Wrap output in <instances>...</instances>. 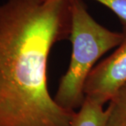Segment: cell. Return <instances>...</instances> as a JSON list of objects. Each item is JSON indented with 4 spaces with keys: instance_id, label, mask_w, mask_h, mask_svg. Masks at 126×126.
Wrapping results in <instances>:
<instances>
[{
    "instance_id": "cell-1",
    "label": "cell",
    "mask_w": 126,
    "mask_h": 126,
    "mask_svg": "<svg viewBox=\"0 0 126 126\" xmlns=\"http://www.w3.org/2000/svg\"><path fill=\"white\" fill-rule=\"evenodd\" d=\"M71 0H6L0 4V126H70L75 111L51 97L47 64L69 39Z\"/></svg>"
},
{
    "instance_id": "cell-2",
    "label": "cell",
    "mask_w": 126,
    "mask_h": 126,
    "mask_svg": "<svg viewBox=\"0 0 126 126\" xmlns=\"http://www.w3.org/2000/svg\"><path fill=\"white\" fill-rule=\"evenodd\" d=\"M71 6L72 30L69 39L72 42V57L53 99L60 107L75 111L85 101L84 84L94 64L109 50L121 44L123 34L97 23L83 0H71Z\"/></svg>"
},
{
    "instance_id": "cell-3",
    "label": "cell",
    "mask_w": 126,
    "mask_h": 126,
    "mask_svg": "<svg viewBox=\"0 0 126 126\" xmlns=\"http://www.w3.org/2000/svg\"><path fill=\"white\" fill-rule=\"evenodd\" d=\"M122 32L121 44L110 56L93 68L84 84L86 98L102 106L126 83V26H123Z\"/></svg>"
},
{
    "instance_id": "cell-4",
    "label": "cell",
    "mask_w": 126,
    "mask_h": 126,
    "mask_svg": "<svg viewBox=\"0 0 126 126\" xmlns=\"http://www.w3.org/2000/svg\"><path fill=\"white\" fill-rule=\"evenodd\" d=\"M107 111L103 106L86 98L72 117L70 126H106Z\"/></svg>"
},
{
    "instance_id": "cell-5",
    "label": "cell",
    "mask_w": 126,
    "mask_h": 126,
    "mask_svg": "<svg viewBox=\"0 0 126 126\" xmlns=\"http://www.w3.org/2000/svg\"><path fill=\"white\" fill-rule=\"evenodd\" d=\"M106 126H126V83L109 101Z\"/></svg>"
},
{
    "instance_id": "cell-6",
    "label": "cell",
    "mask_w": 126,
    "mask_h": 126,
    "mask_svg": "<svg viewBox=\"0 0 126 126\" xmlns=\"http://www.w3.org/2000/svg\"><path fill=\"white\" fill-rule=\"evenodd\" d=\"M110 9L119 18L123 26H126V0H94Z\"/></svg>"
}]
</instances>
